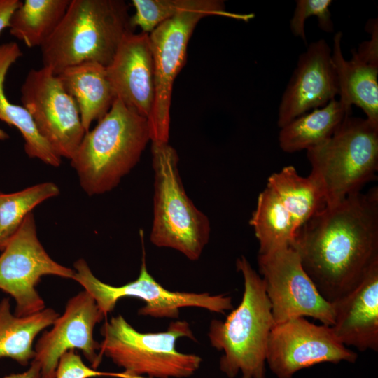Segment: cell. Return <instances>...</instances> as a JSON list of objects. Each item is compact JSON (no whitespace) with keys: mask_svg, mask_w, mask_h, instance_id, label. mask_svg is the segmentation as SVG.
Here are the masks:
<instances>
[{"mask_svg":"<svg viewBox=\"0 0 378 378\" xmlns=\"http://www.w3.org/2000/svg\"><path fill=\"white\" fill-rule=\"evenodd\" d=\"M292 247L327 301L346 294L378 263L377 188L326 206L298 230Z\"/></svg>","mask_w":378,"mask_h":378,"instance_id":"obj_1","label":"cell"},{"mask_svg":"<svg viewBox=\"0 0 378 378\" xmlns=\"http://www.w3.org/2000/svg\"><path fill=\"white\" fill-rule=\"evenodd\" d=\"M134 32L123 0H71L55 31L40 48L43 66L55 74L85 62L107 66Z\"/></svg>","mask_w":378,"mask_h":378,"instance_id":"obj_2","label":"cell"},{"mask_svg":"<svg viewBox=\"0 0 378 378\" xmlns=\"http://www.w3.org/2000/svg\"><path fill=\"white\" fill-rule=\"evenodd\" d=\"M150 141L148 119L116 99L71 160L83 190L89 196L112 190L136 165Z\"/></svg>","mask_w":378,"mask_h":378,"instance_id":"obj_3","label":"cell"},{"mask_svg":"<svg viewBox=\"0 0 378 378\" xmlns=\"http://www.w3.org/2000/svg\"><path fill=\"white\" fill-rule=\"evenodd\" d=\"M244 279L239 304L225 321L210 322L211 346L223 352L219 367L228 378L241 373L242 378H266L269 335L275 324L263 281L246 257L236 261Z\"/></svg>","mask_w":378,"mask_h":378,"instance_id":"obj_4","label":"cell"},{"mask_svg":"<svg viewBox=\"0 0 378 378\" xmlns=\"http://www.w3.org/2000/svg\"><path fill=\"white\" fill-rule=\"evenodd\" d=\"M99 354L122 368L130 378H184L196 372L202 359L178 351V339L196 341L190 323L171 322L166 330L141 332L120 314L106 321L101 328Z\"/></svg>","mask_w":378,"mask_h":378,"instance_id":"obj_5","label":"cell"},{"mask_svg":"<svg viewBox=\"0 0 378 378\" xmlns=\"http://www.w3.org/2000/svg\"><path fill=\"white\" fill-rule=\"evenodd\" d=\"M151 154L154 193L150 240L157 247L197 260L209 240V220L186 192L176 149L169 142L151 141Z\"/></svg>","mask_w":378,"mask_h":378,"instance_id":"obj_6","label":"cell"},{"mask_svg":"<svg viewBox=\"0 0 378 378\" xmlns=\"http://www.w3.org/2000/svg\"><path fill=\"white\" fill-rule=\"evenodd\" d=\"M310 176L321 188L326 206L335 204L376 177L378 125L347 115L331 137L307 150Z\"/></svg>","mask_w":378,"mask_h":378,"instance_id":"obj_7","label":"cell"},{"mask_svg":"<svg viewBox=\"0 0 378 378\" xmlns=\"http://www.w3.org/2000/svg\"><path fill=\"white\" fill-rule=\"evenodd\" d=\"M73 279L94 299L104 315L111 312L121 298H136L145 302L138 314L155 318H178L183 307H198L225 314L233 309L232 298L209 293L172 291L164 288L148 272L145 252L138 277L120 286L107 284L94 276L87 262L80 258L74 264Z\"/></svg>","mask_w":378,"mask_h":378,"instance_id":"obj_8","label":"cell"},{"mask_svg":"<svg viewBox=\"0 0 378 378\" xmlns=\"http://www.w3.org/2000/svg\"><path fill=\"white\" fill-rule=\"evenodd\" d=\"M73 279L74 270L55 261L41 244L31 212L0 255V290L15 302L14 314L25 316L46 308L36 290L43 276Z\"/></svg>","mask_w":378,"mask_h":378,"instance_id":"obj_9","label":"cell"},{"mask_svg":"<svg viewBox=\"0 0 378 378\" xmlns=\"http://www.w3.org/2000/svg\"><path fill=\"white\" fill-rule=\"evenodd\" d=\"M21 102L40 135L61 158L71 160L85 133L78 106L57 75L42 66L29 71Z\"/></svg>","mask_w":378,"mask_h":378,"instance_id":"obj_10","label":"cell"},{"mask_svg":"<svg viewBox=\"0 0 378 378\" xmlns=\"http://www.w3.org/2000/svg\"><path fill=\"white\" fill-rule=\"evenodd\" d=\"M258 265L275 324L309 316L332 326V304L321 295L293 247L258 255Z\"/></svg>","mask_w":378,"mask_h":378,"instance_id":"obj_11","label":"cell"},{"mask_svg":"<svg viewBox=\"0 0 378 378\" xmlns=\"http://www.w3.org/2000/svg\"><path fill=\"white\" fill-rule=\"evenodd\" d=\"M211 15L220 16L211 10L183 11L148 34L155 79V101L148 118L151 141H169L174 82L185 65L188 42L196 25Z\"/></svg>","mask_w":378,"mask_h":378,"instance_id":"obj_12","label":"cell"},{"mask_svg":"<svg viewBox=\"0 0 378 378\" xmlns=\"http://www.w3.org/2000/svg\"><path fill=\"white\" fill-rule=\"evenodd\" d=\"M357 358L331 326L304 317L274 324L269 335L266 363L277 378H293L297 372L323 363H354Z\"/></svg>","mask_w":378,"mask_h":378,"instance_id":"obj_13","label":"cell"},{"mask_svg":"<svg viewBox=\"0 0 378 378\" xmlns=\"http://www.w3.org/2000/svg\"><path fill=\"white\" fill-rule=\"evenodd\" d=\"M106 316L85 290L67 302L64 311L57 318L50 330L44 331L34 349L36 360L43 378H55L61 356L69 350L81 351L94 369L102 360L99 343L94 339V329Z\"/></svg>","mask_w":378,"mask_h":378,"instance_id":"obj_14","label":"cell"},{"mask_svg":"<svg viewBox=\"0 0 378 378\" xmlns=\"http://www.w3.org/2000/svg\"><path fill=\"white\" fill-rule=\"evenodd\" d=\"M339 92L331 48L324 39L312 42L300 55L282 95L278 126L281 128L295 118L326 106Z\"/></svg>","mask_w":378,"mask_h":378,"instance_id":"obj_15","label":"cell"},{"mask_svg":"<svg viewBox=\"0 0 378 378\" xmlns=\"http://www.w3.org/2000/svg\"><path fill=\"white\" fill-rule=\"evenodd\" d=\"M371 38L351 50V58L346 60L342 51V33L333 38L332 58L337 72L339 100L348 113L351 106L360 108L366 119L378 125V20L370 19L365 26Z\"/></svg>","mask_w":378,"mask_h":378,"instance_id":"obj_16","label":"cell"},{"mask_svg":"<svg viewBox=\"0 0 378 378\" xmlns=\"http://www.w3.org/2000/svg\"><path fill=\"white\" fill-rule=\"evenodd\" d=\"M106 69L116 99L148 120L155 101L154 64L148 34H127Z\"/></svg>","mask_w":378,"mask_h":378,"instance_id":"obj_17","label":"cell"},{"mask_svg":"<svg viewBox=\"0 0 378 378\" xmlns=\"http://www.w3.org/2000/svg\"><path fill=\"white\" fill-rule=\"evenodd\" d=\"M335 335L346 346L378 351V263L346 294L332 302Z\"/></svg>","mask_w":378,"mask_h":378,"instance_id":"obj_18","label":"cell"},{"mask_svg":"<svg viewBox=\"0 0 378 378\" xmlns=\"http://www.w3.org/2000/svg\"><path fill=\"white\" fill-rule=\"evenodd\" d=\"M55 75L75 100L86 132L94 121H99L108 112L116 99L106 66L100 64L82 63Z\"/></svg>","mask_w":378,"mask_h":378,"instance_id":"obj_19","label":"cell"},{"mask_svg":"<svg viewBox=\"0 0 378 378\" xmlns=\"http://www.w3.org/2000/svg\"><path fill=\"white\" fill-rule=\"evenodd\" d=\"M22 55L17 43L0 44V120L20 131L24 141V150L29 158H37L52 167H59L62 158L40 135L27 110L10 102L6 95L4 83L7 73Z\"/></svg>","mask_w":378,"mask_h":378,"instance_id":"obj_20","label":"cell"},{"mask_svg":"<svg viewBox=\"0 0 378 378\" xmlns=\"http://www.w3.org/2000/svg\"><path fill=\"white\" fill-rule=\"evenodd\" d=\"M59 316L55 309L46 307L31 315L17 316L11 312L9 299L4 298L0 302V358H10L24 366L31 363L35 338Z\"/></svg>","mask_w":378,"mask_h":378,"instance_id":"obj_21","label":"cell"},{"mask_svg":"<svg viewBox=\"0 0 378 378\" xmlns=\"http://www.w3.org/2000/svg\"><path fill=\"white\" fill-rule=\"evenodd\" d=\"M351 114L339 99H334L326 106L304 113L280 128L279 146L286 153L316 146L331 137L344 118Z\"/></svg>","mask_w":378,"mask_h":378,"instance_id":"obj_22","label":"cell"},{"mask_svg":"<svg viewBox=\"0 0 378 378\" xmlns=\"http://www.w3.org/2000/svg\"><path fill=\"white\" fill-rule=\"evenodd\" d=\"M267 187L276 194L298 229L327 206L315 180L310 175L301 176L292 165L270 175Z\"/></svg>","mask_w":378,"mask_h":378,"instance_id":"obj_23","label":"cell"},{"mask_svg":"<svg viewBox=\"0 0 378 378\" xmlns=\"http://www.w3.org/2000/svg\"><path fill=\"white\" fill-rule=\"evenodd\" d=\"M259 243L258 255L293 246L298 230L276 194L266 187L258 195L249 220Z\"/></svg>","mask_w":378,"mask_h":378,"instance_id":"obj_24","label":"cell"},{"mask_svg":"<svg viewBox=\"0 0 378 378\" xmlns=\"http://www.w3.org/2000/svg\"><path fill=\"white\" fill-rule=\"evenodd\" d=\"M71 0H24L12 14V36L29 48H41L62 20Z\"/></svg>","mask_w":378,"mask_h":378,"instance_id":"obj_25","label":"cell"},{"mask_svg":"<svg viewBox=\"0 0 378 378\" xmlns=\"http://www.w3.org/2000/svg\"><path fill=\"white\" fill-rule=\"evenodd\" d=\"M135 13L131 16L133 29L139 27L141 32L150 34L162 22L183 11L211 10L220 17L248 22L253 13H236L227 11L225 3L219 0H132Z\"/></svg>","mask_w":378,"mask_h":378,"instance_id":"obj_26","label":"cell"},{"mask_svg":"<svg viewBox=\"0 0 378 378\" xmlns=\"http://www.w3.org/2000/svg\"><path fill=\"white\" fill-rule=\"evenodd\" d=\"M59 194V188L52 182L41 183L12 193L0 192V251L34 207Z\"/></svg>","mask_w":378,"mask_h":378,"instance_id":"obj_27","label":"cell"},{"mask_svg":"<svg viewBox=\"0 0 378 378\" xmlns=\"http://www.w3.org/2000/svg\"><path fill=\"white\" fill-rule=\"evenodd\" d=\"M331 0H298L293 15L290 22L291 32L296 37H300L307 45L304 31L306 20L311 16H316L318 25L325 32H332L334 24L331 18L330 6Z\"/></svg>","mask_w":378,"mask_h":378,"instance_id":"obj_28","label":"cell"},{"mask_svg":"<svg viewBox=\"0 0 378 378\" xmlns=\"http://www.w3.org/2000/svg\"><path fill=\"white\" fill-rule=\"evenodd\" d=\"M96 377H113L130 378L124 372H106L96 370L87 366L75 350L64 353L58 361L55 378H91Z\"/></svg>","mask_w":378,"mask_h":378,"instance_id":"obj_29","label":"cell"},{"mask_svg":"<svg viewBox=\"0 0 378 378\" xmlns=\"http://www.w3.org/2000/svg\"><path fill=\"white\" fill-rule=\"evenodd\" d=\"M21 2L20 0H0V34L8 27L10 17Z\"/></svg>","mask_w":378,"mask_h":378,"instance_id":"obj_30","label":"cell"},{"mask_svg":"<svg viewBox=\"0 0 378 378\" xmlns=\"http://www.w3.org/2000/svg\"><path fill=\"white\" fill-rule=\"evenodd\" d=\"M3 378H43L41 373V366L36 360H33L28 370L23 372L11 374Z\"/></svg>","mask_w":378,"mask_h":378,"instance_id":"obj_31","label":"cell"},{"mask_svg":"<svg viewBox=\"0 0 378 378\" xmlns=\"http://www.w3.org/2000/svg\"><path fill=\"white\" fill-rule=\"evenodd\" d=\"M9 138V135L2 129L0 128V140H5Z\"/></svg>","mask_w":378,"mask_h":378,"instance_id":"obj_32","label":"cell"}]
</instances>
